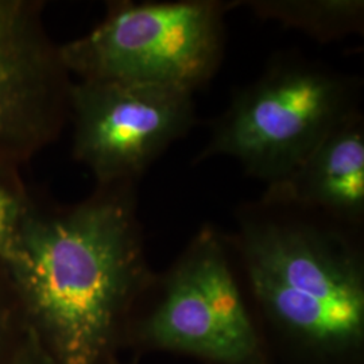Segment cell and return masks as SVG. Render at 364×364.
Returning a JSON list of instances; mask_svg holds the SVG:
<instances>
[{
  "instance_id": "obj_1",
  "label": "cell",
  "mask_w": 364,
  "mask_h": 364,
  "mask_svg": "<svg viewBox=\"0 0 364 364\" xmlns=\"http://www.w3.org/2000/svg\"><path fill=\"white\" fill-rule=\"evenodd\" d=\"M126 183L27 215L7 263L27 329L53 364H109L153 285Z\"/></svg>"
},
{
  "instance_id": "obj_2",
  "label": "cell",
  "mask_w": 364,
  "mask_h": 364,
  "mask_svg": "<svg viewBox=\"0 0 364 364\" xmlns=\"http://www.w3.org/2000/svg\"><path fill=\"white\" fill-rule=\"evenodd\" d=\"M235 247L275 364H364V262L348 237L248 220Z\"/></svg>"
},
{
  "instance_id": "obj_3",
  "label": "cell",
  "mask_w": 364,
  "mask_h": 364,
  "mask_svg": "<svg viewBox=\"0 0 364 364\" xmlns=\"http://www.w3.org/2000/svg\"><path fill=\"white\" fill-rule=\"evenodd\" d=\"M124 351L203 364H275L220 235L203 228L131 317Z\"/></svg>"
},
{
  "instance_id": "obj_4",
  "label": "cell",
  "mask_w": 364,
  "mask_h": 364,
  "mask_svg": "<svg viewBox=\"0 0 364 364\" xmlns=\"http://www.w3.org/2000/svg\"><path fill=\"white\" fill-rule=\"evenodd\" d=\"M218 1H115L88 34L60 46L77 80L150 84L195 92L220 60Z\"/></svg>"
},
{
  "instance_id": "obj_5",
  "label": "cell",
  "mask_w": 364,
  "mask_h": 364,
  "mask_svg": "<svg viewBox=\"0 0 364 364\" xmlns=\"http://www.w3.org/2000/svg\"><path fill=\"white\" fill-rule=\"evenodd\" d=\"M348 115V90L336 75L316 66H278L235 97L203 158L231 156L270 185Z\"/></svg>"
},
{
  "instance_id": "obj_6",
  "label": "cell",
  "mask_w": 364,
  "mask_h": 364,
  "mask_svg": "<svg viewBox=\"0 0 364 364\" xmlns=\"http://www.w3.org/2000/svg\"><path fill=\"white\" fill-rule=\"evenodd\" d=\"M193 92L103 80L72 81V154L99 186L127 183L195 122Z\"/></svg>"
},
{
  "instance_id": "obj_7",
  "label": "cell",
  "mask_w": 364,
  "mask_h": 364,
  "mask_svg": "<svg viewBox=\"0 0 364 364\" xmlns=\"http://www.w3.org/2000/svg\"><path fill=\"white\" fill-rule=\"evenodd\" d=\"M42 0H0V164L22 168L58 138L70 75L43 19Z\"/></svg>"
},
{
  "instance_id": "obj_8",
  "label": "cell",
  "mask_w": 364,
  "mask_h": 364,
  "mask_svg": "<svg viewBox=\"0 0 364 364\" xmlns=\"http://www.w3.org/2000/svg\"><path fill=\"white\" fill-rule=\"evenodd\" d=\"M266 201L329 210L346 220L364 212V132L348 115L285 178L269 185Z\"/></svg>"
},
{
  "instance_id": "obj_9",
  "label": "cell",
  "mask_w": 364,
  "mask_h": 364,
  "mask_svg": "<svg viewBox=\"0 0 364 364\" xmlns=\"http://www.w3.org/2000/svg\"><path fill=\"white\" fill-rule=\"evenodd\" d=\"M359 0H270L251 1L255 13L301 28L320 38L338 37L359 27L363 19Z\"/></svg>"
},
{
  "instance_id": "obj_10",
  "label": "cell",
  "mask_w": 364,
  "mask_h": 364,
  "mask_svg": "<svg viewBox=\"0 0 364 364\" xmlns=\"http://www.w3.org/2000/svg\"><path fill=\"white\" fill-rule=\"evenodd\" d=\"M34 205L21 168L0 164V260L3 263L11 258L22 225Z\"/></svg>"
},
{
  "instance_id": "obj_11",
  "label": "cell",
  "mask_w": 364,
  "mask_h": 364,
  "mask_svg": "<svg viewBox=\"0 0 364 364\" xmlns=\"http://www.w3.org/2000/svg\"><path fill=\"white\" fill-rule=\"evenodd\" d=\"M25 328L13 279L0 260V364L9 360Z\"/></svg>"
},
{
  "instance_id": "obj_12",
  "label": "cell",
  "mask_w": 364,
  "mask_h": 364,
  "mask_svg": "<svg viewBox=\"0 0 364 364\" xmlns=\"http://www.w3.org/2000/svg\"><path fill=\"white\" fill-rule=\"evenodd\" d=\"M6 364H53V362L36 336L25 328V332Z\"/></svg>"
},
{
  "instance_id": "obj_13",
  "label": "cell",
  "mask_w": 364,
  "mask_h": 364,
  "mask_svg": "<svg viewBox=\"0 0 364 364\" xmlns=\"http://www.w3.org/2000/svg\"><path fill=\"white\" fill-rule=\"evenodd\" d=\"M109 364H135L134 362H124L123 359H122V356L120 358H117L115 360H112Z\"/></svg>"
}]
</instances>
